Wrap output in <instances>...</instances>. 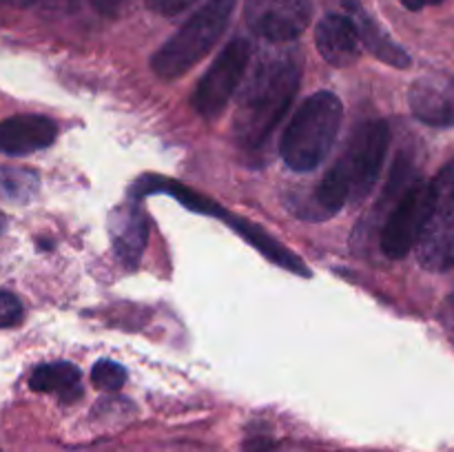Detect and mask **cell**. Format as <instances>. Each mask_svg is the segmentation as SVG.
Returning <instances> with one entry per match:
<instances>
[{
	"label": "cell",
	"mask_w": 454,
	"mask_h": 452,
	"mask_svg": "<svg viewBox=\"0 0 454 452\" xmlns=\"http://www.w3.org/2000/svg\"><path fill=\"white\" fill-rule=\"evenodd\" d=\"M301 82L300 58L293 51H269L257 60L233 113V133L247 149H257L269 140L286 111L291 109Z\"/></svg>",
	"instance_id": "6da1fadb"
},
{
	"label": "cell",
	"mask_w": 454,
	"mask_h": 452,
	"mask_svg": "<svg viewBox=\"0 0 454 452\" xmlns=\"http://www.w3.org/2000/svg\"><path fill=\"white\" fill-rule=\"evenodd\" d=\"M390 144V129L384 120H368L355 129L348 146L315 189V202L326 215L340 213L346 204L368 198L380 180Z\"/></svg>",
	"instance_id": "7a4b0ae2"
},
{
	"label": "cell",
	"mask_w": 454,
	"mask_h": 452,
	"mask_svg": "<svg viewBox=\"0 0 454 452\" xmlns=\"http://www.w3.org/2000/svg\"><path fill=\"white\" fill-rule=\"evenodd\" d=\"M344 120V105L331 91H319L297 106L282 136V158L297 173L315 171L331 153Z\"/></svg>",
	"instance_id": "3957f363"
},
{
	"label": "cell",
	"mask_w": 454,
	"mask_h": 452,
	"mask_svg": "<svg viewBox=\"0 0 454 452\" xmlns=\"http://www.w3.org/2000/svg\"><path fill=\"white\" fill-rule=\"evenodd\" d=\"M238 0H207L151 58L158 78L176 80L193 69L220 43Z\"/></svg>",
	"instance_id": "277c9868"
},
{
	"label": "cell",
	"mask_w": 454,
	"mask_h": 452,
	"mask_svg": "<svg viewBox=\"0 0 454 452\" xmlns=\"http://www.w3.org/2000/svg\"><path fill=\"white\" fill-rule=\"evenodd\" d=\"M417 261L430 273L454 266V160L430 182V211L415 244Z\"/></svg>",
	"instance_id": "5b68a950"
},
{
	"label": "cell",
	"mask_w": 454,
	"mask_h": 452,
	"mask_svg": "<svg viewBox=\"0 0 454 452\" xmlns=\"http://www.w3.org/2000/svg\"><path fill=\"white\" fill-rule=\"evenodd\" d=\"M251 43L244 38L231 40L222 49L191 96L195 113L202 115L204 120H215L224 113L231 97L242 87V80L251 65Z\"/></svg>",
	"instance_id": "8992f818"
},
{
	"label": "cell",
	"mask_w": 454,
	"mask_h": 452,
	"mask_svg": "<svg viewBox=\"0 0 454 452\" xmlns=\"http://www.w3.org/2000/svg\"><path fill=\"white\" fill-rule=\"evenodd\" d=\"M430 211V182L412 180L395 199L381 226V251L390 260H402L415 248Z\"/></svg>",
	"instance_id": "52a82bcc"
},
{
	"label": "cell",
	"mask_w": 454,
	"mask_h": 452,
	"mask_svg": "<svg viewBox=\"0 0 454 452\" xmlns=\"http://www.w3.org/2000/svg\"><path fill=\"white\" fill-rule=\"evenodd\" d=\"M248 29L273 44L300 38L313 20L310 0H244Z\"/></svg>",
	"instance_id": "ba28073f"
},
{
	"label": "cell",
	"mask_w": 454,
	"mask_h": 452,
	"mask_svg": "<svg viewBox=\"0 0 454 452\" xmlns=\"http://www.w3.org/2000/svg\"><path fill=\"white\" fill-rule=\"evenodd\" d=\"M408 105L412 115L428 127H454V75L443 71L419 75L411 84Z\"/></svg>",
	"instance_id": "9c48e42d"
},
{
	"label": "cell",
	"mask_w": 454,
	"mask_h": 452,
	"mask_svg": "<svg viewBox=\"0 0 454 452\" xmlns=\"http://www.w3.org/2000/svg\"><path fill=\"white\" fill-rule=\"evenodd\" d=\"M315 44H317L324 60L337 69L355 65L359 60V53H362L357 25L346 13L324 16L315 29Z\"/></svg>",
	"instance_id": "30bf717a"
},
{
	"label": "cell",
	"mask_w": 454,
	"mask_h": 452,
	"mask_svg": "<svg viewBox=\"0 0 454 452\" xmlns=\"http://www.w3.org/2000/svg\"><path fill=\"white\" fill-rule=\"evenodd\" d=\"M58 127L47 115H13L0 122V151L7 155H29L51 146Z\"/></svg>",
	"instance_id": "8fae6325"
},
{
	"label": "cell",
	"mask_w": 454,
	"mask_h": 452,
	"mask_svg": "<svg viewBox=\"0 0 454 452\" xmlns=\"http://www.w3.org/2000/svg\"><path fill=\"white\" fill-rule=\"evenodd\" d=\"M344 7L348 9L350 18H353L355 25H357L359 40H362V44L372 53V56L388 62V65L397 66V69H406V66L411 65V56L406 53V49L399 47L386 31H381L380 25L359 7L357 0H348Z\"/></svg>",
	"instance_id": "7c38bea8"
},
{
	"label": "cell",
	"mask_w": 454,
	"mask_h": 452,
	"mask_svg": "<svg viewBox=\"0 0 454 452\" xmlns=\"http://www.w3.org/2000/svg\"><path fill=\"white\" fill-rule=\"evenodd\" d=\"M29 388L34 393L56 394L60 401H75L82 394V377L74 363L51 362L35 368L29 377Z\"/></svg>",
	"instance_id": "4fadbf2b"
},
{
	"label": "cell",
	"mask_w": 454,
	"mask_h": 452,
	"mask_svg": "<svg viewBox=\"0 0 454 452\" xmlns=\"http://www.w3.org/2000/svg\"><path fill=\"white\" fill-rule=\"evenodd\" d=\"M118 222L111 224V235H114V244L118 255L124 261L136 264L140 260V253L146 242V222L137 208L131 211H118Z\"/></svg>",
	"instance_id": "5bb4252c"
},
{
	"label": "cell",
	"mask_w": 454,
	"mask_h": 452,
	"mask_svg": "<svg viewBox=\"0 0 454 452\" xmlns=\"http://www.w3.org/2000/svg\"><path fill=\"white\" fill-rule=\"evenodd\" d=\"M215 215H222L224 220H229L231 226H233V229L238 230L242 238H247L248 242H251L253 246L257 248V251L264 253V255L269 257L270 261H275V264H279V266H284V269L293 270V273L309 275V270L304 269V264H301L300 257H295L291 251H286L282 244L275 242L273 238H269V235H266L262 229H257L255 224H251V222H247V220H238V217L224 215V213H220V211H217Z\"/></svg>",
	"instance_id": "9a60e30c"
},
{
	"label": "cell",
	"mask_w": 454,
	"mask_h": 452,
	"mask_svg": "<svg viewBox=\"0 0 454 452\" xmlns=\"http://www.w3.org/2000/svg\"><path fill=\"white\" fill-rule=\"evenodd\" d=\"M38 189V177L34 171H20V168H0V195L13 202H22L34 195Z\"/></svg>",
	"instance_id": "2e32d148"
},
{
	"label": "cell",
	"mask_w": 454,
	"mask_h": 452,
	"mask_svg": "<svg viewBox=\"0 0 454 452\" xmlns=\"http://www.w3.org/2000/svg\"><path fill=\"white\" fill-rule=\"evenodd\" d=\"M91 381L100 390H120L127 381V370L114 359H102L93 366Z\"/></svg>",
	"instance_id": "e0dca14e"
},
{
	"label": "cell",
	"mask_w": 454,
	"mask_h": 452,
	"mask_svg": "<svg viewBox=\"0 0 454 452\" xmlns=\"http://www.w3.org/2000/svg\"><path fill=\"white\" fill-rule=\"evenodd\" d=\"M22 319V304L13 292L0 288V328L16 326Z\"/></svg>",
	"instance_id": "ac0fdd59"
},
{
	"label": "cell",
	"mask_w": 454,
	"mask_h": 452,
	"mask_svg": "<svg viewBox=\"0 0 454 452\" xmlns=\"http://www.w3.org/2000/svg\"><path fill=\"white\" fill-rule=\"evenodd\" d=\"M145 3L151 12L160 13V16H177V13L186 12L198 0H145Z\"/></svg>",
	"instance_id": "d6986e66"
},
{
	"label": "cell",
	"mask_w": 454,
	"mask_h": 452,
	"mask_svg": "<svg viewBox=\"0 0 454 452\" xmlns=\"http://www.w3.org/2000/svg\"><path fill=\"white\" fill-rule=\"evenodd\" d=\"M89 3L93 4L96 12L106 13V16H109V13H115V9H118L124 0H89Z\"/></svg>",
	"instance_id": "ffe728a7"
},
{
	"label": "cell",
	"mask_w": 454,
	"mask_h": 452,
	"mask_svg": "<svg viewBox=\"0 0 454 452\" xmlns=\"http://www.w3.org/2000/svg\"><path fill=\"white\" fill-rule=\"evenodd\" d=\"M443 3V0H402V4L406 9H411V12H419V9H424L426 4H439Z\"/></svg>",
	"instance_id": "44dd1931"
},
{
	"label": "cell",
	"mask_w": 454,
	"mask_h": 452,
	"mask_svg": "<svg viewBox=\"0 0 454 452\" xmlns=\"http://www.w3.org/2000/svg\"><path fill=\"white\" fill-rule=\"evenodd\" d=\"M448 319H450V323L454 326V292H452L450 306H448Z\"/></svg>",
	"instance_id": "7402d4cb"
},
{
	"label": "cell",
	"mask_w": 454,
	"mask_h": 452,
	"mask_svg": "<svg viewBox=\"0 0 454 452\" xmlns=\"http://www.w3.org/2000/svg\"><path fill=\"white\" fill-rule=\"evenodd\" d=\"M4 229H7V217H4V213L0 211V235L4 233Z\"/></svg>",
	"instance_id": "603a6c76"
},
{
	"label": "cell",
	"mask_w": 454,
	"mask_h": 452,
	"mask_svg": "<svg viewBox=\"0 0 454 452\" xmlns=\"http://www.w3.org/2000/svg\"><path fill=\"white\" fill-rule=\"evenodd\" d=\"M340 3H341V4H346V3H348V0H340Z\"/></svg>",
	"instance_id": "cb8c5ba5"
}]
</instances>
